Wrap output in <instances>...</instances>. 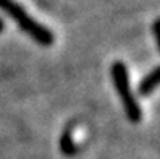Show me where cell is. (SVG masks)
<instances>
[{
  "mask_svg": "<svg viewBox=\"0 0 160 159\" xmlns=\"http://www.w3.org/2000/svg\"><path fill=\"white\" fill-rule=\"evenodd\" d=\"M160 85V67H157L155 70H152L150 73H147L146 77L139 81L138 86V93L141 96H147L150 94L157 86Z\"/></svg>",
  "mask_w": 160,
  "mask_h": 159,
  "instance_id": "3957f363",
  "label": "cell"
},
{
  "mask_svg": "<svg viewBox=\"0 0 160 159\" xmlns=\"http://www.w3.org/2000/svg\"><path fill=\"white\" fill-rule=\"evenodd\" d=\"M2 29H3V21L0 20V31H2Z\"/></svg>",
  "mask_w": 160,
  "mask_h": 159,
  "instance_id": "8992f818",
  "label": "cell"
},
{
  "mask_svg": "<svg viewBox=\"0 0 160 159\" xmlns=\"http://www.w3.org/2000/svg\"><path fill=\"white\" fill-rule=\"evenodd\" d=\"M110 75H112V81H113V85H115V89H117L118 96L121 99V104L125 107L126 117L133 124L141 122V120H142V109L138 104L133 91H131L129 75H128L126 65L123 62H115L110 68Z\"/></svg>",
  "mask_w": 160,
  "mask_h": 159,
  "instance_id": "7a4b0ae2",
  "label": "cell"
},
{
  "mask_svg": "<svg viewBox=\"0 0 160 159\" xmlns=\"http://www.w3.org/2000/svg\"><path fill=\"white\" fill-rule=\"evenodd\" d=\"M62 148L68 153V149H73V145H71V140H70V130H67L63 135H62Z\"/></svg>",
  "mask_w": 160,
  "mask_h": 159,
  "instance_id": "277c9868",
  "label": "cell"
},
{
  "mask_svg": "<svg viewBox=\"0 0 160 159\" xmlns=\"http://www.w3.org/2000/svg\"><path fill=\"white\" fill-rule=\"evenodd\" d=\"M0 10H3L8 16H12L16 21V24L20 26V29L24 31L37 44L45 45V47L53 44V41H55L53 33L50 29H47L45 26H42L41 23H37L15 0H0Z\"/></svg>",
  "mask_w": 160,
  "mask_h": 159,
  "instance_id": "6da1fadb",
  "label": "cell"
},
{
  "mask_svg": "<svg viewBox=\"0 0 160 159\" xmlns=\"http://www.w3.org/2000/svg\"><path fill=\"white\" fill-rule=\"evenodd\" d=\"M152 31L155 34V39H157V44H158V49H160V18L157 21H154V26H152Z\"/></svg>",
  "mask_w": 160,
  "mask_h": 159,
  "instance_id": "5b68a950",
  "label": "cell"
}]
</instances>
